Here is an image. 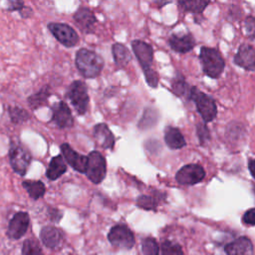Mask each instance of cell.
Here are the masks:
<instances>
[{
  "label": "cell",
  "mask_w": 255,
  "mask_h": 255,
  "mask_svg": "<svg viewBox=\"0 0 255 255\" xmlns=\"http://www.w3.org/2000/svg\"><path fill=\"white\" fill-rule=\"evenodd\" d=\"M141 251L143 255H159V246L152 237H146L141 241Z\"/></svg>",
  "instance_id": "83f0119b"
},
{
  "label": "cell",
  "mask_w": 255,
  "mask_h": 255,
  "mask_svg": "<svg viewBox=\"0 0 255 255\" xmlns=\"http://www.w3.org/2000/svg\"><path fill=\"white\" fill-rule=\"evenodd\" d=\"M131 48L143 71L146 83L151 88H156L158 85V75L151 68V64L153 61L152 47L141 40H133L131 42Z\"/></svg>",
  "instance_id": "6da1fadb"
},
{
  "label": "cell",
  "mask_w": 255,
  "mask_h": 255,
  "mask_svg": "<svg viewBox=\"0 0 255 255\" xmlns=\"http://www.w3.org/2000/svg\"><path fill=\"white\" fill-rule=\"evenodd\" d=\"M112 53H113L114 61L119 67L127 66L131 59L129 50L121 43H116L113 45Z\"/></svg>",
  "instance_id": "603a6c76"
},
{
  "label": "cell",
  "mask_w": 255,
  "mask_h": 255,
  "mask_svg": "<svg viewBox=\"0 0 255 255\" xmlns=\"http://www.w3.org/2000/svg\"><path fill=\"white\" fill-rule=\"evenodd\" d=\"M51 121L59 128H70L74 126L72 112L64 101H60L53 105Z\"/></svg>",
  "instance_id": "8fae6325"
},
{
  "label": "cell",
  "mask_w": 255,
  "mask_h": 255,
  "mask_svg": "<svg viewBox=\"0 0 255 255\" xmlns=\"http://www.w3.org/2000/svg\"><path fill=\"white\" fill-rule=\"evenodd\" d=\"M51 96V90L49 86H44L41 88L37 93L31 95L27 102L31 109L37 110L43 106H46L48 104V100Z\"/></svg>",
  "instance_id": "7402d4cb"
},
{
  "label": "cell",
  "mask_w": 255,
  "mask_h": 255,
  "mask_svg": "<svg viewBox=\"0 0 255 255\" xmlns=\"http://www.w3.org/2000/svg\"><path fill=\"white\" fill-rule=\"evenodd\" d=\"M22 186L25 188L29 196L34 200L43 197L46 192L45 184L41 180H24L22 182Z\"/></svg>",
  "instance_id": "cb8c5ba5"
},
{
  "label": "cell",
  "mask_w": 255,
  "mask_h": 255,
  "mask_svg": "<svg viewBox=\"0 0 255 255\" xmlns=\"http://www.w3.org/2000/svg\"><path fill=\"white\" fill-rule=\"evenodd\" d=\"M253 190H254V193H255V185H253Z\"/></svg>",
  "instance_id": "74e56055"
},
{
  "label": "cell",
  "mask_w": 255,
  "mask_h": 255,
  "mask_svg": "<svg viewBox=\"0 0 255 255\" xmlns=\"http://www.w3.org/2000/svg\"><path fill=\"white\" fill-rule=\"evenodd\" d=\"M48 29L52 35L67 48H72L79 42L78 33L68 24L51 22L48 24Z\"/></svg>",
  "instance_id": "9c48e42d"
},
{
  "label": "cell",
  "mask_w": 255,
  "mask_h": 255,
  "mask_svg": "<svg viewBox=\"0 0 255 255\" xmlns=\"http://www.w3.org/2000/svg\"><path fill=\"white\" fill-rule=\"evenodd\" d=\"M242 221L246 225L255 226V208L248 209L242 216Z\"/></svg>",
  "instance_id": "836d02e7"
},
{
  "label": "cell",
  "mask_w": 255,
  "mask_h": 255,
  "mask_svg": "<svg viewBox=\"0 0 255 255\" xmlns=\"http://www.w3.org/2000/svg\"><path fill=\"white\" fill-rule=\"evenodd\" d=\"M23 255H44L39 244L33 239H27L22 246Z\"/></svg>",
  "instance_id": "4dcf8cb0"
},
{
  "label": "cell",
  "mask_w": 255,
  "mask_h": 255,
  "mask_svg": "<svg viewBox=\"0 0 255 255\" xmlns=\"http://www.w3.org/2000/svg\"><path fill=\"white\" fill-rule=\"evenodd\" d=\"M168 45L174 52L185 54L194 48L195 40L190 33L184 35L173 34L168 39Z\"/></svg>",
  "instance_id": "e0dca14e"
},
{
  "label": "cell",
  "mask_w": 255,
  "mask_h": 255,
  "mask_svg": "<svg viewBox=\"0 0 255 255\" xmlns=\"http://www.w3.org/2000/svg\"><path fill=\"white\" fill-rule=\"evenodd\" d=\"M234 63L244 70L255 71V49L248 44H242L234 56Z\"/></svg>",
  "instance_id": "9a60e30c"
},
{
  "label": "cell",
  "mask_w": 255,
  "mask_h": 255,
  "mask_svg": "<svg viewBox=\"0 0 255 255\" xmlns=\"http://www.w3.org/2000/svg\"><path fill=\"white\" fill-rule=\"evenodd\" d=\"M74 20L77 26L86 34L93 33L97 23L94 12L88 7H80L74 14Z\"/></svg>",
  "instance_id": "5bb4252c"
},
{
  "label": "cell",
  "mask_w": 255,
  "mask_h": 255,
  "mask_svg": "<svg viewBox=\"0 0 255 255\" xmlns=\"http://www.w3.org/2000/svg\"><path fill=\"white\" fill-rule=\"evenodd\" d=\"M244 31L245 34L252 40H255V17L248 16L244 20Z\"/></svg>",
  "instance_id": "1f68e13d"
},
{
  "label": "cell",
  "mask_w": 255,
  "mask_h": 255,
  "mask_svg": "<svg viewBox=\"0 0 255 255\" xmlns=\"http://www.w3.org/2000/svg\"><path fill=\"white\" fill-rule=\"evenodd\" d=\"M67 98L79 115H85L89 108L90 97L87 85L83 81H74L68 88Z\"/></svg>",
  "instance_id": "8992f818"
},
{
  "label": "cell",
  "mask_w": 255,
  "mask_h": 255,
  "mask_svg": "<svg viewBox=\"0 0 255 255\" xmlns=\"http://www.w3.org/2000/svg\"><path fill=\"white\" fill-rule=\"evenodd\" d=\"M40 238L44 245L51 249H57L63 243V233L55 226H44L40 231Z\"/></svg>",
  "instance_id": "ac0fdd59"
},
{
  "label": "cell",
  "mask_w": 255,
  "mask_h": 255,
  "mask_svg": "<svg viewBox=\"0 0 255 255\" xmlns=\"http://www.w3.org/2000/svg\"><path fill=\"white\" fill-rule=\"evenodd\" d=\"M164 141L171 149H179L186 145L181 131L175 127H166L164 129Z\"/></svg>",
  "instance_id": "ffe728a7"
},
{
  "label": "cell",
  "mask_w": 255,
  "mask_h": 255,
  "mask_svg": "<svg viewBox=\"0 0 255 255\" xmlns=\"http://www.w3.org/2000/svg\"><path fill=\"white\" fill-rule=\"evenodd\" d=\"M67 171V164L62 154H58L52 157L46 170V176L50 180H56L61 177Z\"/></svg>",
  "instance_id": "44dd1931"
},
{
  "label": "cell",
  "mask_w": 255,
  "mask_h": 255,
  "mask_svg": "<svg viewBox=\"0 0 255 255\" xmlns=\"http://www.w3.org/2000/svg\"><path fill=\"white\" fill-rule=\"evenodd\" d=\"M199 60L203 73L212 79H217L224 71L225 63L220 52L215 48L201 47Z\"/></svg>",
  "instance_id": "3957f363"
},
{
  "label": "cell",
  "mask_w": 255,
  "mask_h": 255,
  "mask_svg": "<svg viewBox=\"0 0 255 255\" xmlns=\"http://www.w3.org/2000/svg\"><path fill=\"white\" fill-rule=\"evenodd\" d=\"M8 114L12 123L14 124H22L24 122H27L30 119V114L26 110L18 106L9 107Z\"/></svg>",
  "instance_id": "4316f807"
},
{
  "label": "cell",
  "mask_w": 255,
  "mask_h": 255,
  "mask_svg": "<svg viewBox=\"0 0 255 255\" xmlns=\"http://www.w3.org/2000/svg\"><path fill=\"white\" fill-rule=\"evenodd\" d=\"M160 250L162 255H183L181 246L178 243L169 240H165L162 242Z\"/></svg>",
  "instance_id": "f546056e"
},
{
  "label": "cell",
  "mask_w": 255,
  "mask_h": 255,
  "mask_svg": "<svg viewBox=\"0 0 255 255\" xmlns=\"http://www.w3.org/2000/svg\"><path fill=\"white\" fill-rule=\"evenodd\" d=\"M75 63L81 75L87 79L98 77L104 68L103 58L96 52L86 48L77 51Z\"/></svg>",
  "instance_id": "7a4b0ae2"
},
{
  "label": "cell",
  "mask_w": 255,
  "mask_h": 255,
  "mask_svg": "<svg viewBox=\"0 0 255 255\" xmlns=\"http://www.w3.org/2000/svg\"><path fill=\"white\" fill-rule=\"evenodd\" d=\"M32 155L30 151L19 141H12L9 148L10 165L15 172L25 175L31 163Z\"/></svg>",
  "instance_id": "5b68a950"
},
{
  "label": "cell",
  "mask_w": 255,
  "mask_h": 255,
  "mask_svg": "<svg viewBox=\"0 0 255 255\" xmlns=\"http://www.w3.org/2000/svg\"><path fill=\"white\" fill-rule=\"evenodd\" d=\"M248 168H249V171H250L251 175L255 179V159H250L248 161Z\"/></svg>",
  "instance_id": "8d00e7d4"
},
{
  "label": "cell",
  "mask_w": 255,
  "mask_h": 255,
  "mask_svg": "<svg viewBox=\"0 0 255 255\" xmlns=\"http://www.w3.org/2000/svg\"><path fill=\"white\" fill-rule=\"evenodd\" d=\"M86 175L95 184L101 183L107 174V162L104 155L97 150H93L89 153Z\"/></svg>",
  "instance_id": "52a82bcc"
},
{
  "label": "cell",
  "mask_w": 255,
  "mask_h": 255,
  "mask_svg": "<svg viewBox=\"0 0 255 255\" xmlns=\"http://www.w3.org/2000/svg\"><path fill=\"white\" fill-rule=\"evenodd\" d=\"M50 217L53 221H56L58 222L61 217H62V212L59 210V209H56V208H51L50 209Z\"/></svg>",
  "instance_id": "d590c367"
},
{
  "label": "cell",
  "mask_w": 255,
  "mask_h": 255,
  "mask_svg": "<svg viewBox=\"0 0 255 255\" xmlns=\"http://www.w3.org/2000/svg\"><path fill=\"white\" fill-rule=\"evenodd\" d=\"M30 224V217L27 212L20 211L14 214L11 218L8 229L7 236L11 239H20L27 231Z\"/></svg>",
  "instance_id": "7c38bea8"
},
{
  "label": "cell",
  "mask_w": 255,
  "mask_h": 255,
  "mask_svg": "<svg viewBox=\"0 0 255 255\" xmlns=\"http://www.w3.org/2000/svg\"><path fill=\"white\" fill-rule=\"evenodd\" d=\"M93 135L98 145L104 149H113L115 145V136L109 127L104 124H98L93 128Z\"/></svg>",
  "instance_id": "2e32d148"
},
{
  "label": "cell",
  "mask_w": 255,
  "mask_h": 255,
  "mask_svg": "<svg viewBox=\"0 0 255 255\" xmlns=\"http://www.w3.org/2000/svg\"><path fill=\"white\" fill-rule=\"evenodd\" d=\"M158 204V199L151 195H140L136 199V205L145 210H154Z\"/></svg>",
  "instance_id": "f1b7e54d"
},
{
  "label": "cell",
  "mask_w": 255,
  "mask_h": 255,
  "mask_svg": "<svg viewBox=\"0 0 255 255\" xmlns=\"http://www.w3.org/2000/svg\"><path fill=\"white\" fill-rule=\"evenodd\" d=\"M171 91L177 97H185L186 99H188L191 87L187 84L185 79L180 74H177L176 77L173 78L171 81Z\"/></svg>",
  "instance_id": "d4e9b609"
},
{
  "label": "cell",
  "mask_w": 255,
  "mask_h": 255,
  "mask_svg": "<svg viewBox=\"0 0 255 255\" xmlns=\"http://www.w3.org/2000/svg\"><path fill=\"white\" fill-rule=\"evenodd\" d=\"M108 239L114 246L123 249H131L135 243L133 233L124 224H118L112 227L108 234Z\"/></svg>",
  "instance_id": "ba28073f"
},
{
  "label": "cell",
  "mask_w": 255,
  "mask_h": 255,
  "mask_svg": "<svg viewBox=\"0 0 255 255\" xmlns=\"http://www.w3.org/2000/svg\"><path fill=\"white\" fill-rule=\"evenodd\" d=\"M209 1H203V0H184V1H178V5L181 6L182 9H184L187 12L191 13H202L207 5H209Z\"/></svg>",
  "instance_id": "484cf974"
},
{
  "label": "cell",
  "mask_w": 255,
  "mask_h": 255,
  "mask_svg": "<svg viewBox=\"0 0 255 255\" xmlns=\"http://www.w3.org/2000/svg\"><path fill=\"white\" fill-rule=\"evenodd\" d=\"M224 250L227 255H251L253 245L247 237H239L228 243Z\"/></svg>",
  "instance_id": "d6986e66"
},
{
  "label": "cell",
  "mask_w": 255,
  "mask_h": 255,
  "mask_svg": "<svg viewBox=\"0 0 255 255\" xmlns=\"http://www.w3.org/2000/svg\"><path fill=\"white\" fill-rule=\"evenodd\" d=\"M205 177L204 168L197 163L183 165L175 174V180L181 185H194Z\"/></svg>",
  "instance_id": "30bf717a"
},
{
  "label": "cell",
  "mask_w": 255,
  "mask_h": 255,
  "mask_svg": "<svg viewBox=\"0 0 255 255\" xmlns=\"http://www.w3.org/2000/svg\"><path fill=\"white\" fill-rule=\"evenodd\" d=\"M61 152L65 160L77 171L81 173H85L86 167H87V162H88V157L86 155H83L79 152H77L75 149H73L70 144L68 143H62L60 146Z\"/></svg>",
  "instance_id": "4fadbf2b"
},
{
  "label": "cell",
  "mask_w": 255,
  "mask_h": 255,
  "mask_svg": "<svg viewBox=\"0 0 255 255\" xmlns=\"http://www.w3.org/2000/svg\"><path fill=\"white\" fill-rule=\"evenodd\" d=\"M188 100L195 103L196 110L204 123L212 122L217 116V107L213 98L201 92L196 87H191Z\"/></svg>",
  "instance_id": "277c9868"
},
{
  "label": "cell",
  "mask_w": 255,
  "mask_h": 255,
  "mask_svg": "<svg viewBox=\"0 0 255 255\" xmlns=\"http://www.w3.org/2000/svg\"><path fill=\"white\" fill-rule=\"evenodd\" d=\"M196 132L198 135V138L200 140V143L203 145L207 142V140H209L210 138V133H209V129L206 127V125L203 124H198L197 128H196Z\"/></svg>",
  "instance_id": "d6a6232c"
},
{
  "label": "cell",
  "mask_w": 255,
  "mask_h": 255,
  "mask_svg": "<svg viewBox=\"0 0 255 255\" xmlns=\"http://www.w3.org/2000/svg\"><path fill=\"white\" fill-rule=\"evenodd\" d=\"M25 7V4L23 1L19 0H10L8 2V10L9 11H19L21 12Z\"/></svg>",
  "instance_id": "e575fe53"
}]
</instances>
